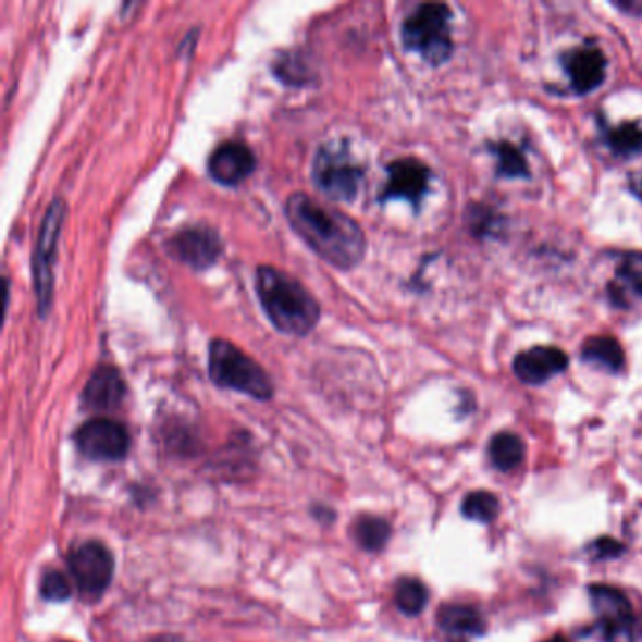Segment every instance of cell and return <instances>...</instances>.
Segmentation results:
<instances>
[{
	"mask_svg": "<svg viewBox=\"0 0 642 642\" xmlns=\"http://www.w3.org/2000/svg\"><path fill=\"white\" fill-rule=\"evenodd\" d=\"M608 294L620 308H628L635 298H642V251L626 252L621 257Z\"/></svg>",
	"mask_w": 642,
	"mask_h": 642,
	"instance_id": "17",
	"label": "cell"
},
{
	"mask_svg": "<svg viewBox=\"0 0 642 642\" xmlns=\"http://www.w3.org/2000/svg\"><path fill=\"white\" fill-rule=\"evenodd\" d=\"M492 149L497 157L499 174L507 175V177H523V175L530 174L526 157L518 147L513 146L509 141H502V144H494Z\"/></svg>",
	"mask_w": 642,
	"mask_h": 642,
	"instance_id": "23",
	"label": "cell"
},
{
	"mask_svg": "<svg viewBox=\"0 0 642 642\" xmlns=\"http://www.w3.org/2000/svg\"><path fill=\"white\" fill-rule=\"evenodd\" d=\"M594 607L595 637L601 642H639L642 639L641 616L624 590L607 584L590 588Z\"/></svg>",
	"mask_w": 642,
	"mask_h": 642,
	"instance_id": "6",
	"label": "cell"
},
{
	"mask_svg": "<svg viewBox=\"0 0 642 642\" xmlns=\"http://www.w3.org/2000/svg\"><path fill=\"white\" fill-rule=\"evenodd\" d=\"M605 140L616 155L637 153L642 149V126L626 123V125L608 128Z\"/></svg>",
	"mask_w": 642,
	"mask_h": 642,
	"instance_id": "22",
	"label": "cell"
},
{
	"mask_svg": "<svg viewBox=\"0 0 642 642\" xmlns=\"http://www.w3.org/2000/svg\"><path fill=\"white\" fill-rule=\"evenodd\" d=\"M149 642H182L180 639H174V637H157L153 641Z\"/></svg>",
	"mask_w": 642,
	"mask_h": 642,
	"instance_id": "28",
	"label": "cell"
},
{
	"mask_svg": "<svg viewBox=\"0 0 642 642\" xmlns=\"http://www.w3.org/2000/svg\"><path fill=\"white\" fill-rule=\"evenodd\" d=\"M526 447L517 433L502 432L490 441V460L499 471H513L523 461Z\"/></svg>",
	"mask_w": 642,
	"mask_h": 642,
	"instance_id": "18",
	"label": "cell"
},
{
	"mask_svg": "<svg viewBox=\"0 0 642 642\" xmlns=\"http://www.w3.org/2000/svg\"><path fill=\"white\" fill-rule=\"evenodd\" d=\"M567 366H569V358L564 350L541 345V347L520 353L515 358L513 370L522 383L543 384L566 370Z\"/></svg>",
	"mask_w": 642,
	"mask_h": 642,
	"instance_id": "14",
	"label": "cell"
},
{
	"mask_svg": "<svg viewBox=\"0 0 642 642\" xmlns=\"http://www.w3.org/2000/svg\"><path fill=\"white\" fill-rule=\"evenodd\" d=\"M453 12L447 4H420L402 23V42L405 49L419 53L428 64L440 66L453 55Z\"/></svg>",
	"mask_w": 642,
	"mask_h": 642,
	"instance_id": "4",
	"label": "cell"
},
{
	"mask_svg": "<svg viewBox=\"0 0 642 642\" xmlns=\"http://www.w3.org/2000/svg\"><path fill=\"white\" fill-rule=\"evenodd\" d=\"M311 175L322 195L335 202H355L362 185L363 170L353 159L345 141H329L314 155Z\"/></svg>",
	"mask_w": 642,
	"mask_h": 642,
	"instance_id": "5",
	"label": "cell"
},
{
	"mask_svg": "<svg viewBox=\"0 0 642 642\" xmlns=\"http://www.w3.org/2000/svg\"><path fill=\"white\" fill-rule=\"evenodd\" d=\"M77 448L91 460L115 461L125 458L131 447L126 428L110 419L85 422L76 432Z\"/></svg>",
	"mask_w": 642,
	"mask_h": 642,
	"instance_id": "10",
	"label": "cell"
},
{
	"mask_svg": "<svg viewBox=\"0 0 642 642\" xmlns=\"http://www.w3.org/2000/svg\"><path fill=\"white\" fill-rule=\"evenodd\" d=\"M208 370L217 386L242 392L266 402L273 396V383L259 362L223 337H217L208 349Z\"/></svg>",
	"mask_w": 642,
	"mask_h": 642,
	"instance_id": "3",
	"label": "cell"
},
{
	"mask_svg": "<svg viewBox=\"0 0 642 642\" xmlns=\"http://www.w3.org/2000/svg\"><path fill=\"white\" fill-rule=\"evenodd\" d=\"M170 257L180 260L182 264L189 266L193 270L203 272L217 260L221 259L224 251L223 239L219 232L206 224L187 226L183 231L175 232L166 244Z\"/></svg>",
	"mask_w": 642,
	"mask_h": 642,
	"instance_id": "8",
	"label": "cell"
},
{
	"mask_svg": "<svg viewBox=\"0 0 642 642\" xmlns=\"http://www.w3.org/2000/svg\"><path fill=\"white\" fill-rule=\"evenodd\" d=\"M64 219H66V202L63 198H53L44 215L42 229L36 242L35 257H33V281L38 298V313L46 319L53 301V283H55L57 247L63 232Z\"/></svg>",
	"mask_w": 642,
	"mask_h": 642,
	"instance_id": "7",
	"label": "cell"
},
{
	"mask_svg": "<svg viewBox=\"0 0 642 642\" xmlns=\"http://www.w3.org/2000/svg\"><path fill=\"white\" fill-rule=\"evenodd\" d=\"M285 215L309 249L337 270L349 272L366 257V234L347 213L314 202L306 193H294L286 200Z\"/></svg>",
	"mask_w": 642,
	"mask_h": 642,
	"instance_id": "1",
	"label": "cell"
},
{
	"mask_svg": "<svg viewBox=\"0 0 642 642\" xmlns=\"http://www.w3.org/2000/svg\"><path fill=\"white\" fill-rule=\"evenodd\" d=\"M594 548L597 558H615V556H620L624 551V546L615 539H600Z\"/></svg>",
	"mask_w": 642,
	"mask_h": 642,
	"instance_id": "27",
	"label": "cell"
},
{
	"mask_svg": "<svg viewBox=\"0 0 642 642\" xmlns=\"http://www.w3.org/2000/svg\"><path fill=\"white\" fill-rule=\"evenodd\" d=\"M69 566L79 592L85 597L97 600L104 594L106 588L110 587L113 577L112 552L97 541L77 546L71 554Z\"/></svg>",
	"mask_w": 642,
	"mask_h": 642,
	"instance_id": "9",
	"label": "cell"
},
{
	"mask_svg": "<svg viewBox=\"0 0 642 642\" xmlns=\"http://www.w3.org/2000/svg\"><path fill=\"white\" fill-rule=\"evenodd\" d=\"M125 381L113 366H98L82 392V404L91 411H112L125 399Z\"/></svg>",
	"mask_w": 642,
	"mask_h": 642,
	"instance_id": "15",
	"label": "cell"
},
{
	"mask_svg": "<svg viewBox=\"0 0 642 642\" xmlns=\"http://www.w3.org/2000/svg\"><path fill=\"white\" fill-rule=\"evenodd\" d=\"M273 72L286 85H306L313 77L309 72L308 63L293 53H285V57L273 66Z\"/></svg>",
	"mask_w": 642,
	"mask_h": 642,
	"instance_id": "25",
	"label": "cell"
},
{
	"mask_svg": "<svg viewBox=\"0 0 642 642\" xmlns=\"http://www.w3.org/2000/svg\"><path fill=\"white\" fill-rule=\"evenodd\" d=\"M432 172L424 162L417 159H399L386 166V183L381 193V202L388 200H407L419 208L422 198L430 189Z\"/></svg>",
	"mask_w": 642,
	"mask_h": 642,
	"instance_id": "11",
	"label": "cell"
},
{
	"mask_svg": "<svg viewBox=\"0 0 642 642\" xmlns=\"http://www.w3.org/2000/svg\"><path fill=\"white\" fill-rule=\"evenodd\" d=\"M396 605L407 616L419 615L427 607L428 590L419 579H402L396 587Z\"/></svg>",
	"mask_w": 642,
	"mask_h": 642,
	"instance_id": "20",
	"label": "cell"
},
{
	"mask_svg": "<svg viewBox=\"0 0 642 642\" xmlns=\"http://www.w3.org/2000/svg\"><path fill=\"white\" fill-rule=\"evenodd\" d=\"M42 595L48 601H66L71 597V584L61 572L49 571L42 580Z\"/></svg>",
	"mask_w": 642,
	"mask_h": 642,
	"instance_id": "26",
	"label": "cell"
},
{
	"mask_svg": "<svg viewBox=\"0 0 642 642\" xmlns=\"http://www.w3.org/2000/svg\"><path fill=\"white\" fill-rule=\"evenodd\" d=\"M440 628L450 642H468L469 639L484 635L486 620L481 610L464 603H450L441 607Z\"/></svg>",
	"mask_w": 642,
	"mask_h": 642,
	"instance_id": "16",
	"label": "cell"
},
{
	"mask_svg": "<svg viewBox=\"0 0 642 642\" xmlns=\"http://www.w3.org/2000/svg\"><path fill=\"white\" fill-rule=\"evenodd\" d=\"M388 535H391V528L381 518L366 517L358 520L357 538L363 548L378 551L386 543Z\"/></svg>",
	"mask_w": 642,
	"mask_h": 642,
	"instance_id": "24",
	"label": "cell"
},
{
	"mask_svg": "<svg viewBox=\"0 0 642 642\" xmlns=\"http://www.w3.org/2000/svg\"><path fill=\"white\" fill-rule=\"evenodd\" d=\"M582 357L588 362L597 363L601 368L615 371V373L621 371L624 362H626L620 343L616 342L615 337H607V335L588 339L584 349H582Z\"/></svg>",
	"mask_w": 642,
	"mask_h": 642,
	"instance_id": "19",
	"label": "cell"
},
{
	"mask_svg": "<svg viewBox=\"0 0 642 642\" xmlns=\"http://www.w3.org/2000/svg\"><path fill=\"white\" fill-rule=\"evenodd\" d=\"M257 168V157L251 147L244 141H224L211 153L208 172L213 182L226 187H236L244 183Z\"/></svg>",
	"mask_w": 642,
	"mask_h": 642,
	"instance_id": "12",
	"label": "cell"
},
{
	"mask_svg": "<svg viewBox=\"0 0 642 642\" xmlns=\"http://www.w3.org/2000/svg\"><path fill=\"white\" fill-rule=\"evenodd\" d=\"M564 66L571 79L572 89L580 95L595 91L607 76V57L594 44L569 51L564 59Z\"/></svg>",
	"mask_w": 642,
	"mask_h": 642,
	"instance_id": "13",
	"label": "cell"
},
{
	"mask_svg": "<svg viewBox=\"0 0 642 642\" xmlns=\"http://www.w3.org/2000/svg\"><path fill=\"white\" fill-rule=\"evenodd\" d=\"M545 642H571V641H569V639H567V637H564V635H554V637H551V639H546Z\"/></svg>",
	"mask_w": 642,
	"mask_h": 642,
	"instance_id": "29",
	"label": "cell"
},
{
	"mask_svg": "<svg viewBox=\"0 0 642 642\" xmlns=\"http://www.w3.org/2000/svg\"><path fill=\"white\" fill-rule=\"evenodd\" d=\"M257 294L268 321L281 334L304 337L321 321V306L313 294L275 266L257 270Z\"/></svg>",
	"mask_w": 642,
	"mask_h": 642,
	"instance_id": "2",
	"label": "cell"
},
{
	"mask_svg": "<svg viewBox=\"0 0 642 642\" xmlns=\"http://www.w3.org/2000/svg\"><path fill=\"white\" fill-rule=\"evenodd\" d=\"M461 513L464 517L477 520V522L489 523L497 517L499 513V502L494 494L479 490L471 492L461 503Z\"/></svg>",
	"mask_w": 642,
	"mask_h": 642,
	"instance_id": "21",
	"label": "cell"
}]
</instances>
